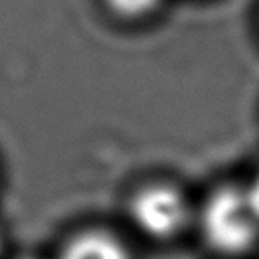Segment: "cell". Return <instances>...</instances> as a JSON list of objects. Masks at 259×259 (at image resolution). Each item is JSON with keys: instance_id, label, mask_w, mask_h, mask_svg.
Returning a JSON list of instances; mask_svg holds the SVG:
<instances>
[{"instance_id": "1", "label": "cell", "mask_w": 259, "mask_h": 259, "mask_svg": "<svg viewBox=\"0 0 259 259\" xmlns=\"http://www.w3.org/2000/svg\"><path fill=\"white\" fill-rule=\"evenodd\" d=\"M202 243L217 255L235 259L259 243V217L245 184H219L194 212Z\"/></svg>"}, {"instance_id": "2", "label": "cell", "mask_w": 259, "mask_h": 259, "mask_svg": "<svg viewBox=\"0 0 259 259\" xmlns=\"http://www.w3.org/2000/svg\"><path fill=\"white\" fill-rule=\"evenodd\" d=\"M132 225L152 241L178 239L192 223L196 208L186 192L166 180L142 184L127 202Z\"/></svg>"}, {"instance_id": "3", "label": "cell", "mask_w": 259, "mask_h": 259, "mask_svg": "<svg viewBox=\"0 0 259 259\" xmlns=\"http://www.w3.org/2000/svg\"><path fill=\"white\" fill-rule=\"evenodd\" d=\"M57 259H134V253L115 231L87 227L73 233L61 245Z\"/></svg>"}, {"instance_id": "4", "label": "cell", "mask_w": 259, "mask_h": 259, "mask_svg": "<svg viewBox=\"0 0 259 259\" xmlns=\"http://www.w3.org/2000/svg\"><path fill=\"white\" fill-rule=\"evenodd\" d=\"M103 4L113 16L127 22H138L156 14L164 0H103Z\"/></svg>"}, {"instance_id": "5", "label": "cell", "mask_w": 259, "mask_h": 259, "mask_svg": "<svg viewBox=\"0 0 259 259\" xmlns=\"http://www.w3.org/2000/svg\"><path fill=\"white\" fill-rule=\"evenodd\" d=\"M245 188H247L249 200H251V204H253V208H255V212L259 217V170L255 172V176L251 178V182L245 184Z\"/></svg>"}, {"instance_id": "6", "label": "cell", "mask_w": 259, "mask_h": 259, "mask_svg": "<svg viewBox=\"0 0 259 259\" xmlns=\"http://www.w3.org/2000/svg\"><path fill=\"white\" fill-rule=\"evenodd\" d=\"M2 249H4V239H2V233H0V253H2Z\"/></svg>"}, {"instance_id": "7", "label": "cell", "mask_w": 259, "mask_h": 259, "mask_svg": "<svg viewBox=\"0 0 259 259\" xmlns=\"http://www.w3.org/2000/svg\"><path fill=\"white\" fill-rule=\"evenodd\" d=\"M20 259H36V257H30V255H24V257H20Z\"/></svg>"}]
</instances>
